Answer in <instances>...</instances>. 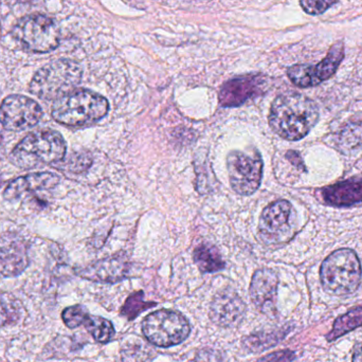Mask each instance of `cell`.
<instances>
[{"label": "cell", "mask_w": 362, "mask_h": 362, "mask_svg": "<svg viewBox=\"0 0 362 362\" xmlns=\"http://www.w3.org/2000/svg\"><path fill=\"white\" fill-rule=\"evenodd\" d=\"M87 331L95 338V341L100 344H107L115 336V329L110 321L101 317L90 316L84 323Z\"/></svg>", "instance_id": "22"}, {"label": "cell", "mask_w": 362, "mask_h": 362, "mask_svg": "<svg viewBox=\"0 0 362 362\" xmlns=\"http://www.w3.org/2000/svg\"><path fill=\"white\" fill-rule=\"evenodd\" d=\"M129 263L122 257H107L78 270L82 278L100 283L120 282L129 276Z\"/></svg>", "instance_id": "15"}, {"label": "cell", "mask_w": 362, "mask_h": 362, "mask_svg": "<svg viewBox=\"0 0 362 362\" xmlns=\"http://www.w3.org/2000/svg\"><path fill=\"white\" fill-rule=\"evenodd\" d=\"M337 2L338 0H300L304 12L313 16L323 14Z\"/></svg>", "instance_id": "28"}, {"label": "cell", "mask_w": 362, "mask_h": 362, "mask_svg": "<svg viewBox=\"0 0 362 362\" xmlns=\"http://www.w3.org/2000/svg\"><path fill=\"white\" fill-rule=\"evenodd\" d=\"M245 310L244 302L235 293L223 291L211 304L210 318L219 327H234L244 318Z\"/></svg>", "instance_id": "14"}, {"label": "cell", "mask_w": 362, "mask_h": 362, "mask_svg": "<svg viewBox=\"0 0 362 362\" xmlns=\"http://www.w3.org/2000/svg\"><path fill=\"white\" fill-rule=\"evenodd\" d=\"M66 155V144L61 134L51 129L25 136L11 153V160L21 169L59 163Z\"/></svg>", "instance_id": "3"}, {"label": "cell", "mask_w": 362, "mask_h": 362, "mask_svg": "<svg viewBox=\"0 0 362 362\" xmlns=\"http://www.w3.org/2000/svg\"><path fill=\"white\" fill-rule=\"evenodd\" d=\"M266 78L259 74L240 76L228 81L219 91V103L223 107H236L265 91Z\"/></svg>", "instance_id": "12"}, {"label": "cell", "mask_w": 362, "mask_h": 362, "mask_svg": "<svg viewBox=\"0 0 362 362\" xmlns=\"http://www.w3.org/2000/svg\"><path fill=\"white\" fill-rule=\"evenodd\" d=\"M148 341L160 348H170L185 341L191 332L187 319L173 310H158L148 315L142 323Z\"/></svg>", "instance_id": "6"}, {"label": "cell", "mask_w": 362, "mask_h": 362, "mask_svg": "<svg viewBox=\"0 0 362 362\" xmlns=\"http://www.w3.org/2000/svg\"><path fill=\"white\" fill-rule=\"evenodd\" d=\"M286 158L293 163L296 167L299 168V169L304 170V163L302 160L300 155L298 154L297 152H293V151H289L286 154Z\"/></svg>", "instance_id": "31"}, {"label": "cell", "mask_w": 362, "mask_h": 362, "mask_svg": "<svg viewBox=\"0 0 362 362\" xmlns=\"http://www.w3.org/2000/svg\"><path fill=\"white\" fill-rule=\"evenodd\" d=\"M319 120V108L310 98L286 93L274 100L270 108L269 125L283 139H303Z\"/></svg>", "instance_id": "1"}, {"label": "cell", "mask_w": 362, "mask_h": 362, "mask_svg": "<svg viewBox=\"0 0 362 362\" xmlns=\"http://www.w3.org/2000/svg\"><path fill=\"white\" fill-rule=\"evenodd\" d=\"M232 189L243 196L255 193L263 178V160L257 151H232L227 156Z\"/></svg>", "instance_id": "7"}, {"label": "cell", "mask_w": 362, "mask_h": 362, "mask_svg": "<svg viewBox=\"0 0 362 362\" xmlns=\"http://www.w3.org/2000/svg\"><path fill=\"white\" fill-rule=\"evenodd\" d=\"M338 148L344 154H352L362 148V121L351 122L338 136Z\"/></svg>", "instance_id": "20"}, {"label": "cell", "mask_w": 362, "mask_h": 362, "mask_svg": "<svg viewBox=\"0 0 362 362\" xmlns=\"http://www.w3.org/2000/svg\"><path fill=\"white\" fill-rule=\"evenodd\" d=\"M29 266V255L25 240H0V276L13 278L23 274Z\"/></svg>", "instance_id": "16"}, {"label": "cell", "mask_w": 362, "mask_h": 362, "mask_svg": "<svg viewBox=\"0 0 362 362\" xmlns=\"http://www.w3.org/2000/svg\"><path fill=\"white\" fill-rule=\"evenodd\" d=\"M108 110L110 104L105 98L81 89L57 99L53 105L52 117L66 127H84L103 119Z\"/></svg>", "instance_id": "2"}, {"label": "cell", "mask_w": 362, "mask_h": 362, "mask_svg": "<svg viewBox=\"0 0 362 362\" xmlns=\"http://www.w3.org/2000/svg\"><path fill=\"white\" fill-rule=\"evenodd\" d=\"M189 362H223V358L217 351L204 349L198 352L193 361Z\"/></svg>", "instance_id": "29"}, {"label": "cell", "mask_w": 362, "mask_h": 362, "mask_svg": "<svg viewBox=\"0 0 362 362\" xmlns=\"http://www.w3.org/2000/svg\"><path fill=\"white\" fill-rule=\"evenodd\" d=\"M89 314L86 308L82 305L70 306V308L64 310L62 314L64 323L69 329H76V327L84 325L85 321L88 318Z\"/></svg>", "instance_id": "25"}, {"label": "cell", "mask_w": 362, "mask_h": 362, "mask_svg": "<svg viewBox=\"0 0 362 362\" xmlns=\"http://www.w3.org/2000/svg\"><path fill=\"white\" fill-rule=\"evenodd\" d=\"M295 359V353L291 351H280L263 357L257 362H291Z\"/></svg>", "instance_id": "30"}, {"label": "cell", "mask_w": 362, "mask_h": 362, "mask_svg": "<svg viewBox=\"0 0 362 362\" xmlns=\"http://www.w3.org/2000/svg\"><path fill=\"white\" fill-rule=\"evenodd\" d=\"M362 327V306L353 308L346 314L342 315L334 323L333 329L327 336L329 341H334L338 338L344 336V334Z\"/></svg>", "instance_id": "21"}, {"label": "cell", "mask_w": 362, "mask_h": 362, "mask_svg": "<svg viewBox=\"0 0 362 362\" xmlns=\"http://www.w3.org/2000/svg\"><path fill=\"white\" fill-rule=\"evenodd\" d=\"M0 185H1V180H0Z\"/></svg>", "instance_id": "34"}, {"label": "cell", "mask_w": 362, "mask_h": 362, "mask_svg": "<svg viewBox=\"0 0 362 362\" xmlns=\"http://www.w3.org/2000/svg\"><path fill=\"white\" fill-rule=\"evenodd\" d=\"M344 59V44L337 42L331 47L327 57L320 63L317 65L299 64L291 66L287 70V76L296 86L301 88L317 86L336 74Z\"/></svg>", "instance_id": "9"}, {"label": "cell", "mask_w": 362, "mask_h": 362, "mask_svg": "<svg viewBox=\"0 0 362 362\" xmlns=\"http://www.w3.org/2000/svg\"><path fill=\"white\" fill-rule=\"evenodd\" d=\"M325 204L333 206H351L362 202V180L351 178L322 189Z\"/></svg>", "instance_id": "18"}, {"label": "cell", "mask_w": 362, "mask_h": 362, "mask_svg": "<svg viewBox=\"0 0 362 362\" xmlns=\"http://www.w3.org/2000/svg\"><path fill=\"white\" fill-rule=\"evenodd\" d=\"M282 335L279 334L259 333L250 336L245 340L244 346L250 352H262L266 349L272 348L279 340L282 339Z\"/></svg>", "instance_id": "24"}, {"label": "cell", "mask_w": 362, "mask_h": 362, "mask_svg": "<svg viewBox=\"0 0 362 362\" xmlns=\"http://www.w3.org/2000/svg\"><path fill=\"white\" fill-rule=\"evenodd\" d=\"M353 362H362V344L356 346L353 355Z\"/></svg>", "instance_id": "32"}, {"label": "cell", "mask_w": 362, "mask_h": 362, "mask_svg": "<svg viewBox=\"0 0 362 362\" xmlns=\"http://www.w3.org/2000/svg\"><path fill=\"white\" fill-rule=\"evenodd\" d=\"M82 69L76 62L59 59L36 72L30 84V91L44 100L59 99L71 93L80 83Z\"/></svg>", "instance_id": "5"}, {"label": "cell", "mask_w": 362, "mask_h": 362, "mask_svg": "<svg viewBox=\"0 0 362 362\" xmlns=\"http://www.w3.org/2000/svg\"><path fill=\"white\" fill-rule=\"evenodd\" d=\"M42 116L40 106L30 98L13 95L0 106V123L8 131L21 132L32 129Z\"/></svg>", "instance_id": "11"}, {"label": "cell", "mask_w": 362, "mask_h": 362, "mask_svg": "<svg viewBox=\"0 0 362 362\" xmlns=\"http://www.w3.org/2000/svg\"><path fill=\"white\" fill-rule=\"evenodd\" d=\"M323 289L329 295L355 293L361 282V265L352 249H339L329 255L320 269Z\"/></svg>", "instance_id": "4"}, {"label": "cell", "mask_w": 362, "mask_h": 362, "mask_svg": "<svg viewBox=\"0 0 362 362\" xmlns=\"http://www.w3.org/2000/svg\"><path fill=\"white\" fill-rule=\"evenodd\" d=\"M152 351L142 344H132L122 350V361L124 362H146L152 356Z\"/></svg>", "instance_id": "26"}, {"label": "cell", "mask_w": 362, "mask_h": 362, "mask_svg": "<svg viewBox=\"0 0 362 362\" xmlns=\"http://www.w3.org/2000/svg\"><path fill=\"white\" fill-rule=\"evenodd\" d=\"M59 182V176L48 172L21 176L8 183V187L4 189V197L8 200L19 199L21 196L33 193V192L52 189Z\"/></svg>", "instance_id": "17"}, {"label": "cell", "mask_w": 362, "mask_h": 362, "mask_svg": "<svg viewBox=\"0 0 362 362\" xmlns=\"http://www.w3.org/2000/svg\"><path fill=\"white\" fill-rule=\"evenodd\" d=\"M293 210L291 202L280 199L266 206L259 223V236L265 244L276 245L291 238Z\"/></svg>", "instance_id": "10"}, {"label": "cell", "mask_w": 362, "mask_h": 362, "mask_svg": "<svg viewBox=\"0 0 362 362\" xmlns=\"http://www.w3.org/2000/svg\"><path fill=\"white\" fill-rule=\"evenodd\" d=\"M1 144H2V137H1V134H0V148H1Z\"/></svg>", "instance_id": "33"}, {"label": "cell", "mask_w": 362, "mask_h": 362, "mask_svg": "<svg viewBox=\"0 0 362 362\" xmlns=\"http://www.w3.org/2000/svg\"><path fill=\"white\" fill-rule=\"evenodd\" d=\"M18 308L16 304L6 296H0V327L10 325L18 319Z\"/></svg>", "instance_id": "27"}, {"label": "cell", "mask_w": 362, "mask_h": 362, "mask_svg": "<svg viewBox=\"0 0 362 362\" xmlns=\"http://www.w3.org/2000/svg\"><path fill=\"white\" fill-rule=\"evenodd\" d=\"M17 37L28 50L36 53L50 52L59 46V30L49 17L32 15L19 23Z\"/></svg>", "instance_id": "8"}, {"label": "cell", "mask_w": 362, "mask_h": 362, "mask_svg": "<svg viewBox=\"0 0 362 362\" xmlns=\"http://www.w3.org/2000/svg\"><path fill=\"white\" fill-rule=\"evenodd\" d=\"M194 261L204 274H212L225 268V262L216 247L202 244L194 251Z\"/></svg>", "instance_id": "19"}, {"label": "cell", "mask_w": 362, "mask_h": 362, "mask_svg": "<svg viewBox=\"0 0 362 362\" xmlns=\"http://www.w3.org/2000/svg\"><path fill=\"white\" fill-rule=\"evenodd\" d=\"M279 279L272 269L257 270L250 285V297L255 305L264 314L276 312Z\"/></svg>", "instance_id": "13"}, {"label": "cell", "mask_w": 362, "mask_h": 362, "mask_svg": "<svg viewBox=\"0 0 362 362\" xmlns=\"http://www.w3.org/2000/svg\"><path fill=\"white\" fill-rule=\"evenodd\" d=\"M155 305H157V304L154 302L144 301V293L138 291V293H133L127 298V302H125L124 306L121 310V315L129 320H134L142 312L148 310V308H154Z\"/></svg>", "instance_id": "23"}]
</instances>
